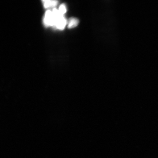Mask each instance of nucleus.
<instances>
[{"label": "nucleus", "mask_w": 158, "mask_h": 158, "mask_svg": "<svg viewBox=\"0 0 158 158\" xmlns=\"http://www.w3.org/2000/svg\"><path fill=\"white\" fill-rule=\"evenodd\" d=\"M59 13L61 15H63L66 13V6L64 4L61 5L60 7H59V9L58 10Z\"/></svg>", "instance_id": "obj_5"}, {"label": "nucleus", "mask_w": 158, "mask_h": 158, "mask_svg": "<svg viewBox=\"0 0 158 158\" xmlns=\"http://www.w3.org/2000/svg\"><path fill=\"white\" fill-rule=\"evenodd\" d=\"M67 23V21L63 15H60L56 20L55 27L57 29L63 30L64 28Z\"/></svg>", "instance_id": "obj_2"}, {"label": "nucleus", "mask_w": 158, "mask_h": 158, "mask_svg": "<svg viewBox=\"0 0 158 158\" xmlns=\"http://www.w3.org/2000/svg\"><path fill=\"white\" fill-rule=\"evenodd\" d=\"M56 21V19L53 15L52 11L49 10L47 11L44 19V25L47 27H55Z\"/></svg>", "instance_id": "obj_1"}, {"label": "nucleus", "mask_w": 158, "mask_h": 158, "mask_svg": "<svg viewBox=\"0 0 158 158\" xmlns=\"http://www.w3.org/2000/svg\"><path fill=\"white\" fill-rule=\"evenodd\" d=\"M44 7L45 8L49 7H54L56 6L58 2L56 1H43Z\"/></svg>", "instance_id": "obj_4"}, {"label": "nucleus", "mask_w": 158, "mask_h": 158, "mask_svg": "<svg viewBox=\"0 0 158 158\" xmlns=\"http://www.w3.org/2000/svg\"><path fill=\"white\" fill-rule=\"evenodd\" d=\"M79 23V20L77 19L72 18L69 19L68 27L69 28L71 29L74 28L78 25Z\"/></svg>", "instance_id": "obj_3"}]
</instances>
